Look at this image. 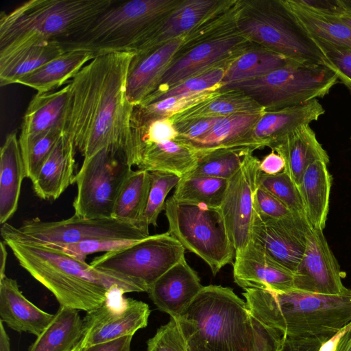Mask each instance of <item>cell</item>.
<instances>
[{
  "mask_svg": "<svg viewBox=\"0 0 351 351\" xmlns=\"http://www.w3.org/2000/svg\"><path fill=\"white\" fill-rule=\"evenodd\" d=\"M134 56V51L97 55L69 83L62 128L84 159L110 147L125 150L132 163L134 106L128 97L127 80Z\"/></svg>",
  "mask_w": 351,
  "mask_h": 351,
  "instance_id": "6da1fadb",
  "label": "cell"
},
{
  "mask_svg": "<svg viewBox=\"0 0 351 351\" xmlns=\"http://www.w3.org/2000/svg\"><path fill=\"white\" fill-rule=\"evenodd\" d=\"M250 314L285 337L322 345L351 324V289L337 295L247 289Z\"/></svg>",
  "mask_w": 351,
  "mask_h": 351,
  "instance_id": "7a4b0ae2",
  "label": "cell"
},
{
  "mask_svg": "<svg viewBox=\"0 0 351 351\" xmlns=\"http://www.w3.org/2000/svg\"><path fill=\"white\" fill-rule=\"evenodd\" d=\"M3 241L19 265L49 290L61 306L88 312L103 304L114 287L125 293L143 292L132 282L49 245L10 238Z\"/></svg>",
  "mask_w": 351,
  "mask_h": 351,
  "instance_id": "3957f363",
  "label": "cell"
},
{
  "mask_svg": "<svg viewBox=\"0 0 351 351\" xmlns=\"http://www.w3.org/2000/svg\"><path fill=\"white\" fill-rule=\"evenodd\" d=\"M176 320L187 347L199 351H251L266 328L245 301L221 285L204 286Z\"/></svg>",
  "mask_w": 351,
  "mask_h": 351,
  "instance_id": "277c9868",
  "label": "cell"
},
{
  "mask_svg": "<svg viewBox=\"0 0 351 351\" xmlns=\"http://www.w3.org/2000/svg\"><path fill=\"white\" fill-rule=\"evenodd\" d=\"M113 0H30L0 17V56L38 40H73L111 5Z\"/></svg>",
  "mask_w": 351,
  "mask_h": 351,
  "instance_id": "5b68a950",
  "label": "cell"
},
{
  "mask_svg": "<svg viewBox=\"0 0 351 351\" xmlns=\"http://www.w3.org/2000/svg\"><path fill=\"white\" fill-rule=\"evenodd\" d=\"M182 0H133L116 3L77 38L62 43L65 50L81 49L95 56L134 51L152 29Z\"/></svg>",
  "mask_w": 351,
  "mask_h": 351,
  "instance_id": "8992f818",
  "label": "cell"
},
{
  "mask_svg": "<svg viewBox=\"0 0 351 351\" xmlns=\"http://www.w3.org/2000/svg\"><path fill=\"white\" fill-rule=\"evenodd\" d=\"M237 28L254 44L296 62L331 69L319 48L281 0H244Z\"/></svg>",
  "mask_w": 351,
  "mask_h": 351,
  "instance_id": "52a82bcc",
  "label": "cell"
},
{
  "mask_svg": "<svg viewBox=\"0 0 351 351\" xmlns=\"http://www.w3.org/2000/svg\"><path fill=\"white\" fill-rule=\"evenodd\" d=\"M337 80V75L326 66L293 62L262 77L227 84L219 89L239 90L265 110H274L323 97Z\"/></svg>",
  "mask_w": 351,
  "mask_h": 351,
  "instance_id": "ba28073f",
  "label": "cell"
},
{
  "mask_svg": "<svg viewBox=\"0 0 351 351\" xmlns=\"http://www.w3.org/2000/svg\"><path fill=\"white\" fill-rule=\"evenodd\" d=\"M169 232L188 251L201 258L215 276L233 263L235 249L229 237L219 208L176 200L165 204Z\"/></svg>",
  "mask_w": 351,
  "mask_h": 351,
  "instance_id": "9c48e42d",
  "label": "cell"
},
{
  "mask_svg": "<svg viewBox=\"0 0 351 351\" xmlns=\"http://www.w3.org/2000/svg\"><path fill=\"white\" fill-rule=\"evenodd\" d=\"M185 248L169 232L149 235L125 247L95 257L90 265L139 287H150L184 256Z\"/></svg>",
  "mask_w": 351,
  "mask_h": 351,
  "instance_id": "30bf717a",
  "label": "cell"
},
{
  "mask_svg": "<svg viewBox=\"0 0 351 351\" xmlns=\"http://www.w3.org/2000/svg\"><path fill=\"white\" fill-rule=\"evenodd\" d=\"M132 163L122 149L105 147L88 159L75 176L77 187L74 215L84 218L112 217L119 193Z\"/></svg>",
  "mask_w": 351,
  "mask_h": 351,
  "instance_id": "8fae6325",
  "label": "cell"
},
{
  "mask_svg": "<svg viewBox=\"0 0 351 351\" xmlns=\"http://www.w3.org/2000/svg\"><path fill=\"white\" fill-rule=\"evenodd\" d=\"M2 238L35 242L48 245H68L92 240H141L149 236L138 228L113 217L84 218L73 215L56 221L38 218L25 221L19 228L5 223Z\"/></svg>",
  "mask_w": 351,
  "mask_h": 351,
  "instance_id": "7c38bea8",
  "label": "cell"
},
{
  "mask_svg": "<svg viewBox=\"0 0 351 351\" xmlns=\"http://www.w3.org/2000/svg\"><path fill=\"white\" fill-rule=\"evenodd\" d=\"M125 292L114 287L101 306L86 312L83 319L82 347L109 341L134 333L148 323L147 304L123 297Z\"/></svg>",
  "mask_w": 351,
  "mask_h": 351,
  "instance_id": "4fadbf2b",
  "label": "cell"
},
{
  "mask_svg": "<svg viewBox=\"0 0 351 351\" xmlns=\"http://www.w3.org/2000/svg\"><path fill=\"white\" fill-rule=\"evenodd\" d=\"M253 43L239 33L204 42L176 53L154 90L140 104L162 94L186 79L213 66L231 62Z\"/></svg>",
  "mask_w": 351,
  "mask_h": 351,
  "instance_id": "5bb4252c",
  "label": "cell"
},
{
  "mask_svg": "<svg viewBox=\"0 0 351 351\" xmlns=\"http://www.w3.org/2000/svg\"><path fill=\"white\" fill-rule=\"evenodd\" d=\"M311 228L306 218L301 215L274 219L254 211L250 241L294 273L304 255Z\"/></svg>",
  "mask_w": 351,
  "mask_h": 351,
  "instance_id": "9a60e30c",
  "label": "cell"
},
{
  "mask_svg": "<svg viewBox=\"0 0 351 351\" xmlns=\"http://www.w3.org/2000/svg\"><path fill=\"white\" fill-rule=\"evenodd\" d=\"M260 160L252 154L244 160L231 178L219 207L235 252L250 241L253 217V196L257 186Z\"/></svg>",
  "mask_w": 351,
  "mask_h": 351,
  "instance_id": "2e32d148",
  "label": "cell"
},
{
  "mask_svg": "<svg viewBox=\"0 0 351 351\" xmlns=\"http://www.w3.org/2000/svg\"><path fill=\"white\" fill-rule=\"evenodd\" d=\"M338 262L322 230L311 228L302 258L294 272L295 289L324 295L346 291Z\"/></svg>",
  "mask_w": 351,
  "mask_h": 351,
  "instance_id": "e0dca14e",
  "label": "cell"
},
{
  "mask_svg": "<svg viewBox=\"0 0 351 351\" xmlns=\"http://www.w3.org/2000/svg\"><path fill=\"white\" fill-rule=\"evenodd\" d=\"M234 258V280L243 289L277 292L295 289L294 273L269 257L252 241L237 251Z\"/></svg>",
  "mask_w": 351,
  "mask_h": 351,
  "instance_id": "ac0fdd59",
  "label": "cell"
},
{
  "mask_svg": "<svg viewBox=\"0 0 351 351\" xmlns=\"http://www.w3.org/2000/svg\"><path fill=\"white\" fill-rule=\"evenodd\" d=\"M203 287L197 274L184 257L161 276L147 293L160 311L178 319Z\"/></svg>",
  "mask_w": 351,
  "mask_h": 351,
  "instance_id": "d6986e66",
  "label": "cell"
},
{
  "mask_svg": "<svg viewBox=\"0 0 351 351\" xmlns=\"http://www.w3.org/2000/svg\"><path fill=\"white\" fill-rule=\"evenodd\" d=\"M182 43L183 36L145 53L134 52L127 80L128 97L134 106L154 90Z\"/></svg>",
  "mask_w": 351,
  "mask_h": 351,
  "instance_id": "ffe728a7",
  "label": "cell"
},
{
  "mask_svg": "<svg viewBox=\"0 0 351 351\" xmlns=\"http://www.w3.org/2000/svg\"><path fill=\"white\" fill-rule=\"evenodd\" d=\"M197 160V151L178 136L172 141L142 145L132 150L133 166L149 172H167L182 177L194 169Z\"/></svg>",
  "mask_w": 351,
  "mask_h": 351,
  "instance_id": "44dd1931",
  "label": "cell"
},
{
  "mask_svg": "<svg viewBox=\"0 0 351 351\" xmlns=\"http://www.w3.org/2000/svg\"><path fill=\"white\" fill-rule=\"evenodd\" d=\"M325 110L318 99L278 110H265L252 130L263 147L272 149L298 127L317 121Z\"/></svg>",
  "mask_w": 351,
  "mask_h": 351,
  "instance_id": "7402d4cb",
  "label": "cell"
},
{
  "mask_svg": "<svg viewBox=\"0 0 351 351\" xmlns=\"http://www.w3.org/2000/svg\"><path fill=\"white\" fill-rule=\"evenodd\" d=\"M69 88L68 83L56 90L37 93L32 99L24 114L19 138L21 154L49 130L62 128Z\"/></svg>",
  "mask_w": 351,
  "mask_h": 351,
  "instance_id": "603a6c76",
  "label": "cell"
},
{
  "mask_svg": "<svg viewBox=\"0 0 351 351\" xmlns=\"http://www.w3.org/2000/svg\"><path fill=\"white\" fill-rule=\"evenodd\" d=\"M0 316L1 320L14 330L38 337L55 315L32 303L23 295L16 280L5 276L0 278Z\"/></svg>",
  "mask_w": 351,
  "mask_h": 351,
  "instance_id": "cb8c5ba5",
  "label": "cell"
},
{
  "mask_svg": "<svg viewBox=\"0 0 351 351\" xmlns=\"http://www.w3.org/2000/svg\"><path fill=\"white\" fill-rule=\"evenodd\" d=\"M219 0H182L148 34L134 52L142 53L179 38L191 30Z\"/></svg>",
  "mask_w": 351,
  "mask_h": 351,
  "instance_id": "d4e9b609",
  "label": "cell"
},
{
  "mask_svg": "<svg viewBox=\"0 0 351 351\" xmlns=\"http://www.w3.org/2000/svg\"><path fill=\"white\" fill-rule=\"evenodd\" d=\"M76 148L62 131L36 179L32 182L36 195L43 199H56L74 183Z\"/></svg>",
  "mask_w": 351,
  "mask_h": 351,
  "instance_id": "484cf974",
  "label": "cell"
},
{
  "mask_svg": "<svg viewBox=\"0 0 351 351\" xmlns=\"http://www.w3.org/2000/svg\"><path fill=\"white\" fill-rule=\"evenodd\" d=\"M63 43L58 40H38L25 43L0 56V85L16 82L47 62L65 52Z\"/></svg>",
  "mask_w": 351,
  "mask_h": 351,
  "instance_id": "4316f807",
  "label": "cell"
},
{
  "mask_svg": "<svg viewBox=\"0 0 351 351\" xmlns=\"http://www.w3.org/2000/svg\"><path fill=\"white\" fill-rule=\"evenodd\" d=\"M271 149L284 158V171L298 187L305 170L311 163L322 160L328 165L330 161L328 153L309 125L298 127Z\"/></svg>",
  "mask_w": 351,
  "mask_h": 351,
  "instance_id": "83f0119b",
  "label": "cell"
},
{
  "mask_svg": "<svg viewBox=\"0 0 351 351\" xmlns=\"http://www.w3.org/2000/svg\"><path fill=\"white\" fill-rule=\"evenodd\" d=\"M262 113L236 114L221 118L206 134L188 141L197 154L218 149L262 145L252 137V130Z\"/></svg>",
  "mask_w": 351,
  "mask_h": 351,
  "instance_id": "f1b7e54d",
  "label": "cell"
},
{
  "mask_svg": "<svg viewBox=\"0 0 351 351\" xmlns=\"http://www.w3.org/2000/svg\"><path fill=\"white\" fill-rule=\"evenodd\" d=\"M26 178L19 138L10 133L0 153V223H7L18 208L21 188Z\"/></svg>",
  "mask_w": 351,
  "mask_h": 351,
  "instance_id": "f546056e",
  "label": "cell"
},
{
  "mask_svg": "<svg viewBox=\"0 0 351 351\" xmlns=\"http://www.w3.org/2000/svg\"><path fill=\"white\" fill-rule=\"evenodd\" d=\"M95 57L90 51L66 50L62 54L20 78L16 84L27 86L38 93L53 91L72 79Z\"/></svg>",
  "mask_w": 351,
  "mask_h": 351,
  "instance_id": "4dcf8cb0",
  "label": "cell"
},
{
  "mask_svg": "<svg viewBox=\"0 0 351 351\" xmlns=\"http://www.w3.org/2000/svg\"><path fill=\"white\" fill-rule=\"evenodd\" d=\"M332 176L327 164L311 163L305 170L298 186L306 219L314 229L324 230L329 210Z\"/></svg>",
  "mask_w": 351,
  "mask_h": 351,
  "instance_id": "1f68e13d",
  "label": "cell"
},
{
  "mask_svg": "<svg viewBox=\"0 0 351 351\" xmlns=\"http://www.w3.org/2000/svg\"><path fill=\"white\" fill-rule=\"evenodd\" d=\"M244 0H219L218 3L186 34L177 53L200 43L239 33L238 19Z\"/></svg>",
  "mask_w": 351,
  "mask_h": 351,
  "instance_id": "d6a6232c",
  "label": "cell"
},
{
  "mask_svg": "<svg viewBox=\"0 0 351 351\" xmlns=\"http://www.w3.org/2000/svg\"><path fill=\"white\" fill-rule=\"evenodd\" d=\"M311 38L351 48V27L333 15L320 12L300 0H281Z\"/></svg>",
  "mask_w": 351,
  "mask_h": 351,
  "instance_id": "836d02e7",
  "label": "cell"
},
{
  "mask_svg": "<svg viewBox=\"0 0 351 351\" xmlns=\"http://www.w3.org/2000/svg\"><path fill=\"white\" fill-rule=\"evenodd\" d=\"M84 337V323L78 310L61 306L28 351H73Z\"/></svg>",
  "mask_w": 351,
  "mask_h": 351,
  "instance_id": "e575fe53",
  "label": "cell"
},
{
  "mask_svg": "<svg viewBox=\"0 0 351 351\" xmlns=\"http://www.w3.org/2000/svg\"><path fill=\"white\" fill-rule=\"evenodd\" d=\"M265 110L253 99L239 90H220L216 96L170 119L175 123L204 118L226 117L236 114L262 113Z\"/></svg>",
  "mask_w": 351,
  "mask_h": 351,
  "instance_id": "d590c367",
  "label": "cell"
},
{
  "mask_svg": "<svg viewBox=\"0 0 351 351\" xmlns=\"http://www.w3.org/2000/svg\"><path fill=\"white\" fill-rule=\"evenodd\" d=\"M150 184L149 171L138 169L132 170L119 193L112 210V217L133 225L144 232L143 220L147 204Z\"/></svg>",
  "mask_w": 351,
  "mask_h": 351,
  "instance_id": "8d00e7d4",
  "label": "cell"
},
{
  "mask_svg": "<svg viewBox=\"0 0 351 351\" xmlns=\"http://www.w3.org/2000/svg\"><path fill=\"white\" fill-rule=\"evenodd\" d=\"M293 62L296 61L253 43L230 64L221 84L258 78Z\"/></svg>",
  "mask_w": 351,
  "mask_h": 351,
  "instance_id": "74e56055",
  "label": "cell"
},
{
  "mask_svg": "<svg viewBox=\"0 0 351 351\" xmlns=\"http://www.w3.org/2000/svg\"><path fill=\"white\" fill-rule=\"evenodd\" d=\"M228 184V180L202 175L186 174L176 186L172 197L177 201L203 204L219 208Z\"/></svg>",
  "mask_w": 351,
  "mask_h": 351,
  "instance_id": "f35d334b",
  "label": "cell"
},
{
  "mask_svg": "<svg viewBox=\"0 0 351 351\" xmlns=\"http://www.w3.org/2000/svg\"><path fill=\"white\" fill-rule=\"evenodd\" d=\"M254 149L249 147L218 149L198 154L197 163L187 174L202 175L229 180L241 167Z\"/></svg>",
  "mask_w": 351,
  "mask_h": 351,
  "instance_id": "ab89813d",
  "label": "cell"
},
{
  "mask_svg": "<svg viewBox=\"0 0 351 351\" xmlns=\"http://www.w3.org/2000/svg\"><path fill=\"white\" fill-rule=\"evenodd\" d=\"M219 92V88H215L202 93L173 96L148 104L138 105L134 108L132 121L171 118L216 96Z\"/></svg>",
  "mask_w": 351,
  "mask_h": 351,
  "instance_id": "60d3db41",
  "label": "cell"
},
{
  "mask_svg": "<svg viewBox=\"0 0 351 351\" xmlns=\"http://www.w3.org/2000/svg\"><path fill=\"white\" fill-rule=\"evenodd\" d=\"M150 189L143 220V230L149 234V226H157L160 213L165 210L166 197L182 177L171 173L150 171Z\"/></svg>",
  "mask_w": 351,
  "mask_h": 351,
  "instance_id": "b9f144b4",
  "label": "cell"
},
{
  "mask_svg": "<svg viewBox=\"0 0 351 351\" xmlns=\"http://www.w3.org/2000/svg\"><path fill=\"white\" fill-rule=\"evenodd\" d=\"M256 185L275 196L293 213L306 217L299 189L285 171L276 175L259 171Z\"/></svg>",
  "mask_w": 351,
  "mask_h": 351,
  "instance_id": "7bdbcfd3",
  "label": "cell"
},
{
  "mask_svg": "<svg viewBox=\"0 0 351 351\" xmlns=\"http://www.w3.org/2000/svg\"><path fill=\"white\" fill-rule=\"evenodd\" d=\"M232 61L213 66L191 76L170 88L162 94L141 104H148L173 96L195 94L215 88H220L222 86L221 82L226 69Z\"/></svg>",
  "mask_w": 351,
  "mask_h": 351,
  "instance_id": "ee69618b",
  "label": "cell"
},
{
  "mask_svg": "<svg viewBox=\"0 0 351 351\" xmlns=\"http://www.w3.org/2000/svg\"><path fill=\"white\" fill-rule=\"evenodd\" d=\"M131 129L132 150L142 145L175 140L179 136L170 118L155 119L141 122L131 121Z\"/></svg>",
  "mask_w": 351,
  "mask_h": 351,
  "instance_id": "f6af8a7d",
  "label": "cell"
},
{
  "mask_svg": "<svg viewBox=\"0 0 351 351\" xmlns=\"http://www.w3.org/2000/svg\"><path fill=\"white\" fill-rule=\"evenodd\" d=\"M62 133L61 127L54 128L36 138L22 154L26 178L33 182Z\"/></svg>",
  "mask_w": 351,
  "mask_h": 351,
  "instance_id": "bcb514c9",
  "label": "cell"
},
{
  "mask_svg": "<svg viewBox=\"0 0 351 351\" xmlns=\"http://www.w3.org/2000/svg\"><path fill=\"white\" fill-rule=\"evenodd\" d=\"M331 69L351 93V48L312 38Z\"/></svg>",
  "mask_w": 351,
  "mask_h": 351,
  "instance_id": "7dc6e473",
  "label": "cell"
},
{
  "mask_svg": "<svg viewBox=\"0 0 351 351\" xmlns=\"http://www.w3.org/2000/svg\"><path fill=\"white\" fill-rule=\"evenodd\" d=\"M146 351H188L186 342L177 321L171 318L160 326L147 342Z\"/></svg>",
  "mask_w": 351,
  "mask_h": 351,
  "instance_id": "c3c4849f",
  "label": "cell"
},
{
  "mask_svg": "<svg viewBox=\"0 0 351 351\" xmlns=\"http://www.w3.org/2000/svg\"><path fill=\"white\" fill-rule=\"evenodd\" d=\"M139 240H92L68 245H49L85 261L87 255L112 252L130 245Z\"/></svg>",
  "mask_w": 351,
  "mask_h": 351,
  "instance_id": "681fc988",
  "label": "cell"
},
{
  "mask_svg": "<svg viewBox=\"0 0 351 351\" xmlns=\"http://www.w3.org/2000/svg\"><path fill=\"white\" fill-rule=\"evenodd\" d=\"M253 209L262 216L274 219L284 218L294 214L275 196L258 186L254 193Z\"/></svg>",
  "mask_w": 351,
  "mask_h": 351,
  "instance_id": "f907efd6",
  "label": "cell"
},
{
  "mask_svg": "<svg viewBox=\"0 0 351 351\" xmlns=\"http://www.w3.org/2000/svg\"><path fill=\"white\" fill-rule=\"evenodd\" d=\"M221 118L222 117L182 121L175 123L174 125L179 134L178 137L191 141L206 134Z\"/></svg>",
  "mask_w": 351,
  "mask_h": 351,
  "instance_id": "816d5d0a",
  "label": "cell"
},
{
  "mask_svg": "<svg viewBox=\"0 0 351 351\" xmlns=\"http://www.w3.org/2000/svg\"><path fill=\"white\" fill-rule=\"evenodd\" d=\"M284 335L280 332L266 327L256 346L251 351H279ZM187 346V345H186ZM188 351H199L187 347Z\"/></svg>",
  "mask_w": 351,
  "mask_h": 351,
  "instance_id": "f5cc1de1",
  "label": "cell"
},
{
  "mask_svg": "<svg viewBox=\"0 0 351 351\" xmlns=\"http://www.w3.org/2000/svg\"><path fill=\"white\" fill-rule=\"evenodd\" d=\"M132 337L127 335L109 341L82 347L81 351H130Z\"/></svg>",
  "mask_w": 351,
  "mask_h": 351,
  "instance_id": "db71d44e",
  "label": "cell"
},
{
  "mask_svg": "<svg viewBox=\"0 0 351 351\" xmlns=\"http://www.w3.org/2000/svg\"><path fill=\"white\" fill-rule=\"evenodd\" d=\"M285 168L284 158L274 151L265 156L259 164L260 171L267 175H276Z\"/></svg>",
  "mask_w": 351,
  "mask_h": 351,
  "instance_id": "11a10c76",
  "label": "cell"
},
{
  "mask_svg": "<svg viewBox=\"0 0 351 351\" xmlns=\"http://www.w3.org/2000/svg\"><path fill=\"white\" fill-rule=\"evenodd\" d=\"M322 345L294 340L284 336L279 351H318Z\"/></svg>",
  "mask_w": 351,
  "mask_h": 351,
  "instance_id": "9f6ffc18",
  "label": "cell"
},
{
  "mask_svg": "<svg viewBox=\"0 0 351 351\" xmlns=\"http://www.w3.org/2000/svg\"><path fill=\"white\" fill-rule=\"evenodd\" d=\"M330 5L326 10L320 12L333 15L341 22L351 27V13L344 10L338 3L337 0L331 1Z\"/></svg>",
  "mask_w": 351,
  "mask_h": 351,
  "instance_id": "6f0895ef",
  "label": "cell"
},
{
  "mask_svg": "<svg viewBox=\"0 0 351 351\" xmlns=\"http://www.w3.org/2000/svg\"><path fill=\"white\" fill-rule=\"evenodd\" d=\"M335 351H351V324L346 328L341 336Z\"/></svg>",
  "mask_w": 351,
  "mask_h": 351,
  "instance_id": "680465c9",
  "label": "cell"
},
{
  "mask_svg": "<svg viewBox=\"0 0 351 351\" xmlns=\"http://www.w3.org/2000/svg\"><path fill=\"white\" fill-rule=\"evenodd\" d=\"M346 328L343 330H341L339 332H338L337 335H335L330 339H329L326 342L324 343L321 346V347L318 351H335L337 344L341 336L343 333Z\"/></svg>",
  "mask_w": 351,
  "mask_h": 351,
  "instance_id": "91938a15",
  "label": "cell"
},
{
  "mask_svg": "<svg viewBox=\"0 0 351 351\" xmlns=\"http://www.w3.org/2000/svg\"><path fill=\"white\" fill-rule=\"evenodd\" d=\"M0 351H11L10 339L1 320H0Z\"/></svg>",
  "mask_w": 351,
  "mask_h": 351,
  "instance_id": "94428289",
  "label": "cell"
},
{
  "mask_svg": "<svg viewBox=\"0 0 351 351\" xmlns=\"http://www.w3.org/2000/svg\"><path fill=\"white\" fill-rule=\"evenodd\" d=\"M8 252L5 248V243L4 241L0 243V278L5 276V265L7 260Z\"/></svg>",
  "mask_w": 351,
  "mask_h": 351,
  "instance_id": "6125c7cd",
  "label": "cell"
},
{
  "mask_svg": "<svg viewBox=\"0 0 351 351\" xmlns=\"http://www.w3.org/2000/svg\"><path fill=\"white\" fill-rule=\"evenodd\" d=\"M337 2L344 10L351 13V0H337Z\"/></svg>",
  "mask_w": 351,
  "mask_h": 351,
  "instance_id": "be15d7a7",
  "label": "cell"
},
{
  "mask_svg": "<svg viewBox=\"0 0 351 351\" xmlns=\"http://www.w3.org/2000/svg\"><path fill=\"white\" fill-rule=\"evenodd\" d=\"M82 349V342L80 343V345L76 348H75L73 351H81Z\"/></svg>",
  "mask_w": 351,
  "mask_h": 351,
  "instance_id": "e7e4bbea",
  "label": "cell"
},
{
  "mask_svg": "<svg viewBox=\"0 0 351 351\" xmlns=\"http://www.w3.org/2000/svg\"></svg>",
  "mask_w": 351,
  "mask_h": 351,
  "instance_id": "03108f58",
  "label": "cell"
}]
</instances>
